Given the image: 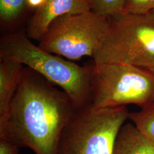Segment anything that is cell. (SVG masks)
Masks as SVG:
<instances>
[{"label": "cell", "mask_w": 154, "mask_h": 154, "mask_svg": "<svg viewBox=\"0 0 154 154\" xmlns=\"http://www.w3.org/2000/svg\"><path fill=\"white\" fill-rule=\"evenodd\" d=\"M77 108L68 95L28 66L22 69L0 138L35 154H56L62 134Z\"/></svg>", "instance_id": "1"}, {"label": "cell", "mask_w": 154, "mask_h": 154, "mask_svg": "<svg viewBox=\"0 0 154 154\" xmlns=\"http://www.w3.org/2000/svg\"><path fill=\"white\" fill-rule=\"evenodd\" d=\"M0 58H9L31 68L65 92L77 108L90 106V66H81L45 51L21 33L0 41Z\"/></svg>", "instance_id": "2"}, {"label": "cell", "mask_w": 154, "mask_h": 154, "mask_svg": "<svg viewBox=\"0 0 154 154\" xmlns=\"http://www.w3.org/2000/svg\"><path fill=\"white\" fill-rule=\"evenodd\" d=\"M110 32L92 58L95 63H122L154 73V17L123 13L109 18Z\"/></svg>", "instance_id": "3"}, {"label": "cell", "mask_w": 154, "mask_h": 154, "mask_svg": "<svg viewBox=\"0 0 154 154\" xmlns=\"http://www.w3.org/2000/svg\"><path fill=\"white\" fill-rule=\"evenodd\" d=\"M90 66V107L103 109L144 107L154 103V73L122 63H95Z\"/></svg>", "instance_id": "4"}, {"label": "cell", "mask_w": 154, "mask_h": 154, "mask_svg": "<svg viewBox=\"0 0 154 154\" xmlns=\"http://www.w3.org/2000/svg\"><path fill=\"white\" fill-rule=\"evenodd\" d=\"M126 106L77 109L62 134L56 154H112Z\"/></svg>", "instance_id": "5"}, {"label": "cell", "mask_w": 154, "mask_h": 154, "mask_svg": "<svg viewBox=\"0 0 154 154\" xmlns=\"http://www.w3.org/2000/svg\"><path fill=\"white\" fill-rule=\"evenodd\" d=\"M110 32L109 18L91 11L55 19L39 41L45 51L76 61L93 57Z\"/></svg>", "instance_id": "6"}, {"label": "cell", "mask_w": 154, "mask_h": 154, "mask_svg": "<svg viewBox=\"0 0 154 154\" xmlns=\"http://www.w3.org/2000/svg\"><path fill=\"white\" fill-rule=\"evenodd\" d=\"M91 11L90 0H46L35 10L28 25L27 36L39 41L57 18Z\"/></svg>", "instance_id": "7"}, {"label": "cell", "mask_w": 154, "mask_h": 154, "mask_svg": "<svg viewBox=\"0 0 154 154\" xmlns=\"http://www.w3.org/2000/svg\"><path fill=\"white\" fill-rule=\"evenodd\" d=\"M23 66L21 63L1 58L0 63V124L5 120L16 93Z\"/></svg>", "instance_id": "8"}, {"label": "cell", "mask_w": 154, "mask_h": 154, "mask_svg": "<svg viewBox=\"0 0 154 154\" xmlns=\"http://www.w3.org/2000/svg\"><path fill=\"white\" fill-rule=\"evenodd\" d=\"M112 154H154V142L134 124H124L116 138Z\"/></svg>", "instance_id": "9"}, {"label": "cell", "mask_w": 154, "mask_h": 154, "mask_svg": "<svg viewBox=\"0 0 154 154\" xmlns=\"http://www.w3.org/2000/svg\"><path fill=\"white\" fill-rule=\"evenodd\" d=\"M128 119L144 135L154 142V103L138 112H130Z\"/></svg>", "instance_id": "10"}, {"label": "cell", "mask_w": 154, "mask_h": 154, "mask_svg": "<svg viewBox=\"0 0 154 154\" xmlns=\"http://www.w3.org/2000/svg\"><path fill=\"white\" fill-rule=\"evenodd\" d=\"M126 0H90L91 11L107 18L125 13Z\"/></svg>", "instance_id": "11"}, {"label": "cell", "mask_w": 154, "mask_h": 154, "mask_svg": "<svg viewBox=\"0 0 154 154\" xmlns=\"http://www.w3.org/2000/svg\"><path fill=\"white\" fill-rule=\"evenodd\" d=\"M27 6V0H0L1 20L6 23L14 21Z\"/></svg>", "instance_id": "12"}, {"label": "cell", "mask_w": 154, "mask_h": 154, "mask_svg": "<svg viewBox=\"0 0 154 154\" xmlns=\"http://www.w3.org/2000/svg\"><path fill=\"white\" fill-rule=\"evenodd\" d=\"M154 9V0H126L125 13L135 15H146Z\"/></svg>", "instance_id": "13"}, {"label": "cell", "mask_w": 154, "mask_h": 154, "mask_svg": "<svg viewBox=\"0 0 154 154\" xmlns=\"http://www.w3.org/2000/svg\"><path fill=\"white\" fill-rule=\"evenodd\" d=\"M0 154H19V147L5 138H0Z\"/></svg>", "instance_id": "14"}, {"label": "cell", "mask_w": 154, "mask_h": 154, "mask_svg": "<svg viewBox=\"0 0 154 154\" xmlns=\"http://www.w3.org/2000/svg\"><path fill=\"white\" fill-rule=\"evenodd\" d=\"M151 13H152V15H153V16H154V10H153V11H152V12H151Z\"/></svg>", "instance_id": "15"}]
</instances>
